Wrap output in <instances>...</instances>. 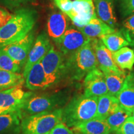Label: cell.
<instances>
[{"mask_svg": "<svg viewBox=\"0 0 134 134\" xmlns=\"http://www.w3.org/2000/svg\"><path fill=\"white\" fill-rule=\"evenodd\" d=\"M79 30L83 34L91 38H99L103 35L113 33L115 31V29L98 18L91 19L88 24L83 27L79 28Z\"/></svg>", "mask_w": 134, "mask_h": 134, "instance_id": "44dd1931", "label": "cell"}, {"mask_svg": "<svg viewBox=\"0 0 134 134\" xmlns=\"http://www.w3.org/2000/svg\"><path fill=\"white\" fill-rule=\"evenodd\" d=\"M84 94L88 97H99L108 94L105 76L99 68L91 70L84 80Z\"/></svg>", "mask_w": 134, "mask_h": 134, "instance_id": "7c38bea8", "label": "cell"}, {"mask_svg": "<svg viewBox=\"0 0 134 134\" xmlns=\"http://www.w3.org/2000/svg\"><path fill=\"white\" fill-rule=\"evenodd\" d=\"M131 115L132 113L125 110L122 107H120L115 113L110 115L105 119V121L109 127L111 133L114 132L115 133V132L130 117H131Z\"/></svg>", "mask_w": 134, "mask_h": 134, "instance_id": "484cf974", "label": "cell"}, {"mask_svg": "<svg viewBox=\"0 0 134 134\" xmlns=\"http://www.w3.org/2000/svg\"><path fill=\"white\" fill-rule=\"evenodd\" d=\"M52 46L50 38L46 32L42 31L36 37L34 43L29 52L26 64L23 68V75L24 79L32 66L38 62L41 61Z\"/></svg>", "mask_w": 134, "mask_h": 134, "instance_id": "8fae6325", "label": "cell"}, {"mask_svg": "<svg viewBox=\"0 0 134 134\" xmlns=\"http://www.w3.org/2000/svg\"><path fill=\"white\" fill-rule=\"evenodd\" d=\"M34 29L21 39L1 48L23 70L36 38V32Z\"/></svg>", "mask_w": 134, "mask_h": 134, "instance_id": "52a82bcc", "label": "cell"}, {"mask_svg": "<svg viewBox=\"0 0 134 134\" xmlns=\"http://www.w3.org/2000/svg\"><path fill=\"white\" fill-rule=\"evenodd\" d=\"M98 99L85 94L73 96L62 108V122L68 127L96 117Z\"/></svg>", "mask_w": 134, "mask_h": 134, "instance_id": "3957f363", "label": "cell"}, {"mask_svg": "<svg viewBox=\"0 0 134 134\" xmlns=\"http://www.w3.org/2000/svg\"><path fill=\"white\" fill-rule=\"evenodd\" d=\"M119 31L130 43V46L134 47V14L130 16L122 22Z\"/></svg>", "mask_w": 134, "mask_h": 134, "instance_id": "83f0119b", "label": "cell"}, {"mask_svg": "<svg viewBox=\"0 0 134 134\" xmlns=\"http://www.w3.org/2000/svg\"><path fill=\"white\" fill-rule=\"evenodd\" d=\"M92 43L94 50L98 67L100 69H107L118 73L124 72L115 64L113 57V52L105 47L99 38H92Z\"/></svg>", "mask_w": 134, "mask_h": 134, "instance_id": "9a60e30c", "label": "cell"}, {"mask_svg": "<svg viewBox=\"0 0 134 134\" xmlns=\"http://www.w3.org/2000/svg\"><path fill=\"white\" fill-rule=\"evenodd\" d=\"M100 70L104 75L108 94L116 97L121 90L125 77L127 76L125 75V72L118 73L111 70L103 68Z\"/></svg>", "mask_w": 134, "mask_h": 134, "instance_id": "7402d4cb", "label": "cell"}, {"mask_svg": "<svg viewBox=\"0 0 134 134\" xmlns=\"http://www.w3.org/2000/svg\"><path fill=\"white\" fill-rule=\"evenodd\" d=\"M24 81L26 88L31 91H44L50 88L41 61L32 66Z\"/></svg>", "mask_w": 134, "mask_h": 134, "instance_id": "5bb4252c", "label": "cell"}, {"mask_svg": "<svg viewBox=\"0 0 134 134\" xmlns=\"http://www.w3.org/2000/svg\"><path fill=\"white\" fill-rule=\"evenodd\" d=\"M115 134H134V121L131 117L115 132Z\"/></svg>", "mask_w": 134, "mask_h": 134, "instance_id": "1f68e13d", "label": "cell"}, {"mask_svg": "<svg viewBox=\"0 0 134 134\" xmlns=\"http://www.w3.org/2000/svg\"><path fill=\"white\" fill-rule=\"evenodd\" d=\"M119 104L117 97L109 94L103 95L98 99L96 118L105 120L112 114L115 113L119 109Z\"/></svg>", "mask_w": 134, "mask_h": 134, "instance_id": "ffe728a7", "label": "cell"}, {"mask_svg": "<svg viewBox=\"0 0 134 134\" xmlns=\"http://www.w3.org/2000/svg\"><path fill=\"white\" fill-rule=\"evenodd\" d=\"M62 122V108L23 117L20 134H49Z\"/></svg>", "mask_w": 134, "mask_h": 134, "instance_id": "5b68a950", "label": "cell"}, {"mask_svg": "<svg viewBox=\"0 0 134 134\" xmlns=\"http://www.w3.org/2000/svg\"><path fill=\"white\" fill-rule=\"evenodd\" d=\"M36 3V0H0V6L14 11L20 8Z\"/></svg>", "mask_w": 134, "mask_h": 134, "instance_id": "f1b7e54d", "label": "cell"}, {"mask_svg": "<svg viewBox=\"0 0 134 134\" xmlns=\"http://www.w3.org/2000/svg\"><path fill=\"white\" fill-rule=\"evenodd\" d=\"M114 61L120 70H132L134 65V51L124 47L113 53Z\"/></svg>", "mask_w": 134, "mask_h": 134, "instance_id": "603a6c76", "label": "cell"}, {"mask_svg": "<svg viewBox=\"0 0 134 134\" xmlns=\"http://www.w3.org/2000/svg\"><path fill=\"white\" fill-rule=\"evenodd\" d=\"M90 40L91 38L83 34L78 28L71 26H69L55 46L67 57L79 50Z\"/></svg>", "mask_w": 134, "mask_h": 134, "instance_id": "ba28073f", "label": "cell"}, {"mask_svg": "<svg viewBox=\"0 0 134 134\" xmlns=\"http://www.w3.org/2000/svg\"><path fill=\"white\" fill-rule=\"evenodd\" d=\"M131 117H132V119H133V120L134 121V110H133V111L132 112V113Z\"/></svg>", "mask_w": 134, "mask_h": 134, "instance_id": "d590c367", "label": "cell"}, {"mask_svg": "<svg viewBox=\"0 0 134 134\" xmlns=\"http://www.w3.org/2000/svg\"><path fill=\"white\" fill-rule=\"evenodd\" d=\"M10 113V111H8V110H4V109H2L1 108H0V115L4 114H6V113Z\"/></svg>", "mask_w": 134, "mask_h": 134, "instance_id": "e575fe53", "label": "cell"}, {"mask_svg": "<svg viewBox=\"0 0 134 134\" xmlns=\"http://www.w3.org/2000/svg\"><path fill=\"white\" fill-rule=\"evenodd\" d=\"M12 16L13 14H11L8 9L0 6V27L4 26L12 18Z\"/></svg>", "mask_w": 134, "mask_h": 134, "instance_id": "836d02e7", "label": "cell"}, {"mask_svg": "<svg viewBox=\"0 0 134 134\" xmlns=\"http://www.w3.org/2000/svg\"><path fill=\"white\" fill-rule=\"evenodd\" d=\"M55 6L67 16L73 10V1L71 0H53Z\"/></svg>", "mask_w": 134, "mask_h": 134, "instance_id": "4dcf8cb0", "label": "cell"}, {"mask_svg": "<svg viewBox=\"0 0 134 134\" xmlns=\"http://www.w3.org/2000/svg\"><path fill=\"white\" fill-rule=\"evenodd\" d=\"M49 134H74L71 129H70L66 124L63 122H60L55 126Z\"/></svg>", "mask_w": 134, "mask_h": 134, "instance_id": "d6a6232c", "label": "cell"}, {"mask_svg": "<svg viewBox=\"0 0 134 134\" xmlns=\"http://www.w3.org/2000/svg\"><path fill=\"white\" fill-rule=\"evenodd\" d=\"M120 107L132 113L134 110V73L125 77L122 87L117 95Z\"/></svg>", "mask_w": 134, "mask_h": 134, "instance_id": "ac0fdd59", "label": "cell"}, {"mask_svg": "<svg viewBox=\"0 0 134 134\" xmlns=\"http://www.w3.org/2000/svg\"><path fill=\"white\" fill-rule=\"evenodd\" d=\"M34 92L25 91L21 86H15L0 91V108L13 112L21 110Z\"/></svg>", "mask_w": 134, "mask_h": 134, "instance_id": "9c48e42d", "label": "cell"}, {"mask_svg": "<svg viewBox=\"0 0 134 134\" xmlns=\"http://www.w3.org/2000/svg\"><path fill=\"white\" fill-rule=\"evenodd\" d=\"M68 27V17L62 11H54L48 16L47 23V33L55 45L59 41Z\"/></svg>", "mask_w": 134, "mask_h": 134, "instance_id": "4fadbf2b", "label": "cell"}, {"mask_svg": "<svg viewBox=\"0 0 134 134\" xmlns=\"http://www.w3.org/2000/svg\"><path fill=\"white\" fill-rule=\"evenodd\" d=\"M96 68L98 63L91 38L79 50L66 57L65 78L69 81H80Z\"/></svg>", "mask_w": 134, "mask_h": 134, "instance_id": "7a4b0ae2", "label": "cell"}, {"mask_svg": "<svg viewBox=\"0 0 134 134\" xmlns=\"http://www.w3.org/2000/svg\"><path fill=\"white\" fill-rule=\"evenodd\" d=\"M117 8L122 18L134 14V0H115Z\"/></svg>", "mask_w": 134, "mask_h": 134, "instance_id": "f546056e", "label": "cell"}, {"mask_svg": "<svg viewBox=\"0 0 134 134\" xmlns=\"http://www.w3.org/2000/svg\"><path fill=\"white\" fill-rule=\"evenodd\" d=\"M0 70L21 73L23 68L0 48Z\"/></svg>", "mask_w": 134, "mask_h": 134, "instance_id": "4316f807", "label": "cell"}, {"mask_svg": "<svg viewBox=\"0 0 134 134\" xmlns=\"http://www.w3.org/2000/svg\"><path fill=\"white\" fill-rule=\"evenodd\" d=\"M38 17V11L31 6L15 10L9 21L0 27V48L26 36L34 29Z\"/></svg>", "mask_w": 134, "mask_h": 134, "instance_id": "6da1fadb", "label": "cell"}, {"mask_svg": "<svg viewBox=\"0 0 134 134\" xmlns=\"http://www.w3.org/2000/svg\"><path fill=\"white\" fill-rule=\"evenodd\" d=\"M23 117L21 110L0 115V134H20Z\"/></svg>", "mask_w": 134, "mask_h": 134, "instance_id": "d6986e66", "label": "cell"}, {"mask_svg": "<svg viewBox=\"0 0 134 134\" xmlns=\"http://www.w3.org/2000/svg\"><path fill=\"white\" fill-rule=\"evenodd\" d=\"M70 93L66 91L33 94L22 109L23 116L50 112L63 108L70 100Z\"/></svg>", "mask_w": 134, "mask_h": 134, "instance_id": "277c9868", "label": "cell"}, {"mask_svg": "<svg viewBox=\"0 0 134 134\" xmlns=\"http://www.w3.org/2000/svg\"><path fill=\"white\" fill-rule=\"evenodd\" d=\"M99 38L104 45L112 52H115L122 47L130 46V43L120 32L115 31L114 32L103 35Z\"/></svg>", "mask_w": 134, "mask_h": 134, "instance_id": "cb8c5ba5", "label": "cell"}, {"mask_svg": "<svg viewBox=\"0 0 134 134\" xmlns=\"http://www.w3.org/2000/svg\"><path fill=\"white\" fill-rule=\"evenodd\" d=\"M65 60L66 57L56 49L53 45L41 61L50 88L57 86L61 82L66 80Z\"/></svg>", "mask_w": 134, "mask_h": 134, "instance_id": "8992f818", "label": "cell"}, {"mask_svg": "<svg viewBox=\"0 0 134 134\" xmlns=\"http://www.w3.org/2000/svg\"><path fill=\"white\" fill-rule=\"evenodd\" d=\"M74 134H110V128L105 120L95 118L81 122L71 127Z\"/></svg>", "mask_w": 134, "mask_h": 134, "instance_id": "e0dca14e", "label": "cell"}, {"mask_svg": "<svg viewBox=\"0 0 134 134\" xmlns=\"http://www.w3.org/2000/svg\"><path fill=\"white\" fill-rule=\"evenodd\" d=\"M77 28L83 27L94 18H97L93 0H74L73 10L68 16Z\"/></svg>", "mask_w": 134, "mask_h": 134, "instance_id": "30bf717a", "label": "cell"}, {"mask_svg": "<svg viewBox=\"0 0 134 134\" xmlns=\"http://www.w3.org/2000/svg\"><path fill=\"white\" fill-rule=\"evenodd\" d=\"M97 16L114 29L118 26L115 12V0H93Z\"/></svg>", "mask_w": 134, "mask_h": 134, "instance_id": "2e32d148", "label": "cell"}, {"mask_svg": "<svg viewBox=\"0 0 134 134\" xmlns=\"http://www.w3.org/2000/svg\"><path fill=\"white\" fill-rule=\"evenodd\" d=\"M24 78L21 73L0 70V91L15 86H21Z\"/></svg>", "mask_w": 134, "mask_h": 134, "instance_id": "d4e9b609", "label": "cell"}]
</instances>
